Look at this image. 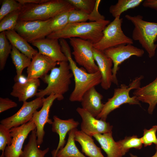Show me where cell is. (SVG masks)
<instances>
[{"mask_svg": "<svg viewBox=\"0 0 157 157\" xmlns=\"http://www.w3.org/2000/svg\"><path fill=\"white\" fill-rule=\"evenodd\" d=\"M58 62L39 52L35 55L27 68V79L42 78L56 67Z\"/></svg>", "mask_w": 157, "mask_h": 157, "instance_id": "obj_15", "label": "cell"}, {"mask_svg": "<svg viewBox=\"0 0 157 157\" xmlns=\"http://www.w3.org/2000/svg\"><path fill=\"white\" fill-rule=\"evenodd\" d=\"M133 94L139 101L149 104L148 112L152 114L157 104V77L148 84L135 89Z\"/></svg>", "mask_w": 157, "mask_h": 157, "instance_id": "obj_20", "label": "cell"}, {"mask_svg": "<svg viewBox=\"0 0 157 157\" xmlns=\"http://www.w3.org/2000/svg\"><path fill=\"white\" fill-rule=\"evenodd\" d=\"M117 142L120 146L124 156L131 148L141 149L143 144L141 138H138L136 135L126 137L124 139Z\"/></svg>", "mask_w": 157, "mask_h": 157, "instance_id": "obj_31", "label": "cell"}, {"mask_svg": "<svg viewBox=\"0 0 157 157\" xmlns=\"http://www.w3.org/2000/svg\"><path fill=\"white\" fill-rule=\"evenodd\" d=\"M76 128L68 133V137L66 145L57 153L54 157H86L77 147L74 139V133Z\"/></svg>", "mask_w": 157, "mask_h": 157, "instance_id": "obj_27", "label": "cell"}, {"mask_svg": "<svg viewBox=\"0 0 157 157\" xmlns=\"http://www.w3.org/2000/svg\"><path fill=\"white\" fill-rule=\"evenodd\" d=\"M74 139L81 145L82 152L89 157H105L100 148L95 144L91 137L77 128L74 133Z\"/></svg>", "mask_w": 157, "mask_h": 157, "instance_id": "obj_22", "label": "cell"}, {"mask_svg": "<svg viewBox=\"0 0 157 157\" xmlns=\"http://www.w3.org/2000/svg\"><path fill=\"white\" fill-rule=\"evenodd\" d=\"M62 100L60 97L57 95L51 94L46 98H44L41 109L36 110L34 113L31 119L36 126V135L38 145H41L43 142L45 132L44 125L47 123L52 124L53 121L49 118L50 110L53 103L56 99Z\"/></svg>", "mask_w": 157, "mask_h": 157, "instance_id": "obj_13", "label": "cell"}, {"mask_svg": "<svg viewBox=\"0 0 157 157\" xmlns=\"http://www.w3.org/2000/svg\"><path fill=\"white\" fill-rule=\"evenodd\" d=\"M6 37L12 45L31 59L38 51L34 49L15 30L5 31Z\"/></svg>", "mask_w": 157, "mask_h": 157, "instance_id": "obj_24", "label": "cell"}, {"mask_svg": "<svg viewBox=\"0 0 157 157\" xmlns=\"http://www.w3.org/2000/svg\"><path fill=\"white\" fill-rule=\"evenodd\" d=\"M110 23L109 20H104L68 23L63 29L51 33L46 38L58 39L77 38L90 41L94 44L101 40L104 30Z\"/></svg>", "mask_w": 157, "mask_h": 157, "instance_id": "obj_2", "label": "cell"}, {"mask_svg": "<svg viewBox=\"0 0 157 157\" xmlns=\"http://www.w3.org/2000/svg\"><path fill=\"white\" fill-rule=\"evenodd\" d=\"M93 52L94 60L101 75V86L103 89L108 90L112 83V61L104 51L94 48Z\"/></svg>", "mask_w": 157, "mask_h": 157, "instance_id": "obj_17", "label": "cell"}, {"mask_svg": "<svg viewBox=\"0 0 157 157\" xmlns=\"http://www.w3.org/2000/svg\"><path fill=\"white\" fill-rule=\"evenodd\" d=\"M59 66L55 67L41 79L47 84L44 89L38 90L37 97L43 98L47 95L54 94L59 96L62 100L63 95L69 90L71 83V79L73 76L68 61L58 62Z\"/></svg>", "mask_w": 157, "mask_h": 157, "instance_id": "obj_4", "label": "cell"}, {"mask_svg": "<svg viewBox=\"0 0 157 157\" xmlns=\"http://www.w3.org/2000/svg\"><path fill=\"white\" fill-rule=\"evenodd\" d=\"M10 54L13 63L16 69L17 75L14 78L15 81L22 75L23 70L29 66L32 59L13 46Z\"/></svg>", "mask_w": 157, "mask_h": 157, "instance_id": "obj_26", "label": "cell"}, {"mask_svg": "<svg viewBox=\"0 0 157 157\" xmlns=\"http://www.w3.org/2000/svg\"><path fill=\"white\" fill-rule=\"evenodd\" d=\"M40 85L39 79H27L24 81L15 82L10 95L17 98L19 102L26 101L36 96Z\"/></svg>", "mask_w": 157, "mask_h": 157, "instance_id": "obj_18", "label": "cell"}, {"mask_svg": "<svg viewBox=\"0 0 157 157\" xmlns=\"http://www.w3.org/2000/svg\"><path fill=\"white\" fill-rule=\"evenodd\" d=\"M104 52L112 61L113 64L112 69V83L117 85H118V83L117 74L119 69V65L132 56L141 57L144 53L143 49L130 44L110 48Z\"/></svg>", "mask_w": 157, "mask_h": 157, "instance_id": "obj_10", "label": "cell"}, {"mask_svg": "<svg viewBox=\"0 0 157 157\" xmlns=\"http://www.w3.org/2000/svg\"><path fill=\"white\" fill-rule=\"evenodd\" d=\"M51 19L46 21H18L14 30L28 43L44 38L52 33Z\"/></svg>", "mask_w": 157, "mask_h": 157, "instance_id": "obj_9", "label": "cell"}, {"mask_svg": "<svg viewBox=\"0 0 157 157\" xmlns=\"http://www.w3.org/2000/svg\"><path fill=\"white\" fill-rule=\"evenodd\" d=\"M53 121L52 124V131L59 135V141L57 148L51 151L53 157H54L59 150L62 149L65 143V138L67 133L71 130L76 128L79 123L73 118L63 120L58 116L53 117Z\"/></svg>", "mask_w": 157, "mask_h": 157, "instance_id": "obj_19", "label": "cell"}, {"mask_svg": "<svg viewBox=\"0 0 157 157\" xmlns=\"http://www.w3.org/2000/svg\"><path fill=\"white\" fill-rule=\"evenodd\" d=\"M59 41L61 51L67 59L74 78V88L70 95L69 100L71 102H81L87 91L101 83V73L99 71L95 73H90L78 67L72 57L70 47L65 39H60Z\"/></svg>", "mask_w": 157, "mask_h": 157, "instance_id": "obj_1", "label": "cell"}, {"mask_svg": "<svg viewBox=\"0 0 157 157\" xmlns=\"http://www.w3.org/2000/svg\"><path fill=\"white\" fill-rule=\"evenodd\" d=\"M22 5L14 0H4L0 9V21L10 13L21 9Z\"/></svg>", "mask_w": 157, "mask_h": 157, "instance_id": "obj_33", "label": "cell"}, {"mask_svg": "<svg viewBox=\"0 0 157 157\" xmlns=\"http://www.w3.org/2000/svg\"><path fill=\"white\" fill-rule=\"evenodd\" d=\"M21 9L16 10L10 13L0 21V32L14 30L18 21Z\"/></svg>", "mask_w": 157, "mask_h": 157, "instance_id": "obj_30", "label": "cell"}, {"mask_svg": "<svg viewBox=\"0 0 157 157\" xmlns=\"http://www.w3.org/2000/svg\"><path fill=\"white\" fill-rule=\"evenodd\" d=\"M36 126L31 120L18 127L10 129L12 141L11 145L6 147L5 157H19L22 152L24 141L29 133L36 129Z\"/></svg>", "mask_w": 157, "mask_h": 157, "instance_id": "obj_12", "label": "cell"}, {"mask_svg": "<svg viewBox=\"0 0 157 157\" xmlns=\"http://www.w3.org/2000/svg\"><path fill=\"white\" fill-rule=\"evenodd\" d=\"M31 43L38 49V52L56 62L68 61L61 51L58 39L46 38L35 41Z\"/></svg>", "mask_w": 157, "mask_h": 157, "instance_id": "obj_16", "label": "cell"}, {"mask_svg": "<svg viewBox=\"0 0 157 157\" xmlns=\"http://www.w3.org/2000/svg\"><path fill=\"white\" fill-rule=\"evenodd\" d=\"M74 8L67 0H49L41 4L22 5L18 21H46Z\"/></svg>", "mask_w": 157, "mask_h": 157, "instance_id": "obj_3", "label": "cell"}, {"mask_svg": "<svg viewBox=\"0 0 157 157\" xmlns=\"http://www.w3.org/2000/svg\"><path fill=\"white\" fill-rule=\"evenodd\" d=\"M122 19L117 17L110 22L103 31L101 40L93 44L94 48L102 51L120 45L133 44V40L126 35L122 28Z\"/></svg>", "mask_w": 157, "mask_h": 157, "instance_id": "obj_7", "label": "cell"}, {"mask_svg": "<svg viewBox=\"0 0 157 157\" xmlns=\"http://www.w3.org/2000/svg\"><path fill=\"white\" fill-rule=\"evenodd\" d=\"M142 3L143 7L154 9L157 11V0H145Z\"/></svg>", "mask_w": 157, "mask_h": 157, "instance_id": "obj_40", "label": "cell"}, {"mask_svg": "<svg viewBox=\"0 0 157 157\" xmlns=\"http://www.w3.org/2000/svg\"><path fill=\"white\" fill-rule=\"evenodd\" d=\"M71 10L63 13L51 19L50 28L52 33L59 31L66 26L68 23V17Z\"/></svg>", "mask_w": 157, "mask_h": 157, "instance_id": "obj_32", "label": "cell"}, {"mask_svg": "<svg viewBox=\"0 0 157 157\" xmlns=\"http://www.w3.org/2000/svg\"><path fill=\"white\" fill-rule=\"evenodd\" d=\"M90 14L75 8L73 9L69 13L68 23L85 22L88 20L91 21Z\"/></svg>", "mask_w": 157, "mask_h": 157, "instance_id": "obj_37", "label": "cell"}, {"mask_svg": "<svg viewBox=\"0 0 157 157\" xmlns=\"http://www.w3.org/2000/svg\"><path fill=\"white\" fill-rule=\"evenodd\" d=\"M75 9L80 10L88 14L93 10L95 5L96 0H67Z\"/></svg>", "mask_w": 157, "mask_h": 157, "instance_id": "obj_34", "label": "cell"}, {"mask_svg": "<svg viewBox=\"0 0 157 157\" xmlns=\"http://www.w3.org/2000/svg\"><path fill=\"white\" fill-rule=\"evenodd\" d=\"M102 95L93 87L87 91L81 101L82 108L96 117L102 111L104 104L102 103Z\"/></svg>", "mask_w": 157, "mask_h": 157, "instance_id": "obj_21", "label": "cell"}, {"mask_svg": "<svg viewBox=\"0 0 157 157\" xmlns=\"http://www.w3.org/2000/svg\"><path fill=\"white\" fill-rule=\"evenodd\" d=\"M157 125L153 126L151 129L144 130L143 136L141 138L142 144L145 147L150 146L153 143L157 146V138L156 132Z\"/></svg>", "mask_w": 157, "mask_h": 157, "instance_id": "obj_36", "label": "cell"}, {"mask_svg": "<svg viewBox=\"0 0 157 157\" xmlns=\"http://www.w3.org/2000/svg\"><path fill=\"white\" fill-rule=\"evenodd\" d=\"M76 111L82 119L81 131L85 133L92 137L97 133L112 132L113 126L109 123L95 118L82 108L78 107Z\"/></svg>", "mask_w": 157, "mask_h": 157, "instance_id": "obj_14", "label": "cell"}, {"mask_svg": "<svg viewBox=\"0 0 157 157\" xmlns=\"http://www.w3.org/2000/svg\"><path fill=\"white\" fill-rule=\"evenodd\" d=\"M125 17L134 26L132 33L133 40L138 41L149 58L153 57L157 47V44H155L157 39V22L145 21L140 15H126Z\"/></svg>", "mask_w": 157, "mask_h": 157, "instance_id": "obj_5", "label": "cell"}, {"mask_svg": "<svg viewBox=\"0 0 157 157\" xmlns=\"http://www.w3.org/2000/svg\"><path fill=\"white\" fill-rule=\"evenodd\" d=\"M10 130L1 124H0V150L1 154L0 157H5L4 153L7 146L11 145L12 141Z\"/></svg>", "mask_w": 157, "mask_h": 157, "instance_id": "obj_35", "label": "cell"}, {"mask_svg": "<svg viewBox=\"0 0 157 157\" xmlns=\"http://www.w3.org/2000/svg\"><path fill=\"white\" fill-rule=\"evenodd\" d=\"M93 136L99 143L107 157H123L124 156L119 145L113 138L112 132L97 133Z\"/></svg>", "mask_w": 157, "mask_h": 157, "instance_id": "obj_23", "label": "cell"}, {"mask_svg": "<svg viewBox=\"0 0 157 157\" xmlns=\"http://www.w3.org/2000/svg\"><path fill=\"white\" fill-rule=\"evenodd\" d=\"M49 0H17L22 5L27 4H40L45 3Z\"/></svg>", "mask_w": 157, "mask_h": 157, "instance_id": "obj_41", "label": "cell"}, {"mask_svg": "<svg viewBox=\"0 0 157 157\" xmlns=\"http://www.w3.org/2000/svg\"><path fill=\"white\" fill-rule=\"evenodd\" d=\"M73 51L72 53L75 60L90 73L99 71L94 58L93 43L91 42L77 38L69 39Z\"/></svg>", "mask_w": 157, "mask_h": 157, "instance_id": "obj_8", "label": "cell"}, {"mask_svg": "<svg viewBox=\"0 0 157 157\" xmlns=\"http://www.w3.org/2000/svg\"><path fill=\"white\" fill-rule=\"evenodd\" d=\"M101 1L96 0L95 6L90 14L92 22H96L105 20V17L101 15L98 11V8Z\"/></svg>", "mask_w": 157, "mask_h": 157, "instance_id": "obj_39", "label": "cell"}, {"mask_svg": "<svg viewBox=\"0 0 157 157\" xmlns=\"http://www.w3.org/2000/svg\"><path fill=\"white\" fill-rule=\"evenodd\" d=\"M143 78V76H140L135 78L128 85L122 84L119 87L115 89L113 96L108 99L104 104L102 111L96 118L106 121L110 113L123 104L140 105L136 96L134 95L131 97L129 92L132 89H136L140 87L141 81Z\"/></svg>", "mask_w": 157, "mask_h": 157, "instance_id": "obj_6", "label": "cell"}, {"mask_svg": "<svg viewBox=\"0 0 157 157\" xmlns=\"http://www.w3.org/2000/svg\"><path fill=\"white\" fill-rule=\"evenodd\" d=\"M7 38L5 31L0 33V70L4 69L12 46Z\"/></svg>", "mask_w": 157, "mask_h": 157, "instance_id": "obj_29", "label": "cell"}, {"mask_svg": "<svg viewBox=\"0 0 157 157\" xmlns=\"http://www.w3.org/2000/svg\"><path fill=\"white\" fill-rule=\"evenodd\" d=\"M44 98L37 97L32 101L23 102L18 111L13 115L1 120L0 124L10 129L27 123L31 120L35 112L42 106Z\"/></svg>", "mask_w": 157, "mask_h": 157, "instance_id": "obj_11", "label": "cell"}, {"mask_svg": "<svg viewBox=\"0 0 157 157\" xmlns=\"http://www.w3.org/2000/svg\"><path fill=\"white\" fill-rule=\"evenodd\" d=\"M155 148L156 150L155 154L151 157H157V146H156ZM131 157H138L136 155H134L131 154H130Z\"/></svg>", "mask_w": 157, "mask_h": 157, "instance_id": "obj_42", "label": "cell"}, {"mask_svg": "<svg viewBox=\"0 0 157 157\" xmlns=\"http://www.w3.org/2000/svg\"><path fill=\"white\" fill-rule=\"evenodd\" d=\"M143 1L142 0H119L115 4L110 6L109 11L115 18L120 17L123 13L129 9L138 6Z\"/></svg>", "mask_w": 157, "mask_h": 157, "instance_id": "obj_28", "label": "cell"}, {"mask_svg": "<svg viewBox=\"0 0 157 157\" xmlns=\"http://www.w3.org/2000/svg\"><path fill=\"white\" fill-rule=\"evenodd\" d=\"M17 104L8 98L0 97V113H1L10 108L16 107Z\"/></svg>", "mask_w": 157, "mask_h": 157, "instance_id": "obj_38", "label": "cell"}, {"mask_svg": "<svg viewBox=\"0 0 157 157\" xmlns=\"http://www.w3.org/2000/svg\"><path fill=\"white\" fill-rule=\"evenodd\" d=\"M38 145L35 129L31 132L28 142L25 145L19 157H44L49 151V148L42 150L39 149Z\"/></svg>", "mask_w": 157, "mask_h": 157, "instance_id": "obj_25", "label": "cell"}]
</instances>
